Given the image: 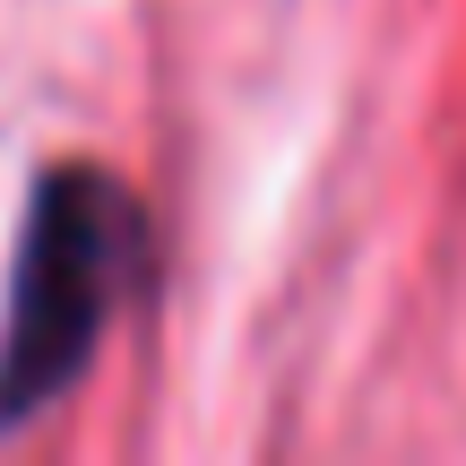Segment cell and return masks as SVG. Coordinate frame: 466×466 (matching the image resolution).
<instances>
[{
	"label": "cell",
	"mask_w": 466,
	"mask_h": 466,
	"mask_svg": "<svg viewBox=\"0 0 466 466\" xmlns=\"http://www.w3.org/2000/svg\"><path fill=\"white\" fill-rule=\"evenodd\" d=\"M138 285H147L138 199L96 165H52L26 190L9 294H0V432H26L96 371Z\"/></svg>",
	"instance_id": "1"
}]
</instances>
